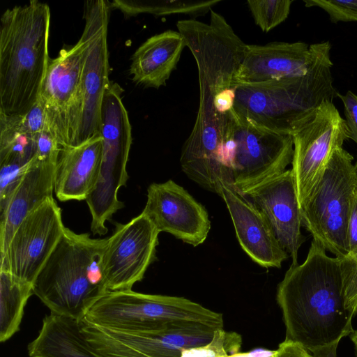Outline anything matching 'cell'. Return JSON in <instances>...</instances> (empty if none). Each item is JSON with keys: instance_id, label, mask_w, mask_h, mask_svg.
Here are the masks:
<instances>
[{"instance_id": "obj_19", "label": "cell", "mask_w": 357, "mask_h": 357, "mask_svg": "<svg viewBox=\"0 0 357 357\" xmlns=\"http://www.w3.org/2000/svg\"><path fill=\"white\" fill-rule=\"evenodd\" d=\"M102 155L100 134L78 145L61 147L54 176V192L59 200L87 199L98 183Z\"/></svg>"}, {"instance_id": "obj_13", "label": "cell", "mask_w": 357, "mask_h": 357, "mask_svg": "<svg viewBox=\"0 0 357 357\" xmlns=\"http://www.w3.org/2000/svg\"><path fill=\"white\" fill-rule=\"evenodd\" d=\"M159 233L142 212L126 224H116L102 258L108 291L132 289L144 278L155 259Z\"/></svg>"}, {"instance_id": "obj_7", "label": "cell", "mask_w": 357, "mask_h": 357, "mask_svg": "<svg viewBox=\"0 0 357 357\" xmlns=\"http://www.w3.org/2000/svg\"><path fill=\"white\" fill-rule=\"evenodd\" d=\"M222 146L233 187L241 194L284 172L294 153L292 136L259 128L238 113L222 132Z\"/></svg>"}, {"instance_id": "obj_17", "label": "cell", "mask_w": 357, "mask_h": 357, "mask_svg": "<svg viewBox=\"0 0 357 357\" xmlns=\"http://www.w3.org/2000/svg\"><path fill=\"white\" fill-rule=\"evenodd\" d=\"M225 201L240 245L250 259L264 268H280L288 258L262 214L233 186L223 185Z\"/></svg>"}, {"instance_id": "obj_2", "label": "cell", "mask_w": 357, "mask_h": 357, "mask_svg": "<svg viewBox=\"0 0 357 357\" xmlns=\"http://www.w3.org/2000/svg\"><path fill=\"white\" fill-rule=\"evenodd\" d=\"M328 41L310 45V59L303 75L257 84H234V109L254 125L292 136L338 93L333 84Z\"/></svg>"}, {"instance_id": "obj_11", "label": "cell", "mask_w": 357, "mask_h": 357, "mask_svg": "<svg viewBox=\"0 0 357 357\" xmlns=\"http://www.w3.org/2000/svg\"><path fill=\"white\" fill-rule=\"evenodd\" d=\"M292 138L291 171L300 206L319 181L334 151L349 139V130L333 102L325 101Z\"/></svg>"}, {"instance_id": "obj_34", "label": "cell", "mask_w": 357, "mask_h": 357, "mask_svg": "<svg viewBox=\"0 0 357 357\" xmlns=\"http://www.w3.org/2000/svg\"><path fill=\"white\" fill-rule=\"evenodd\" d=\"M337 347V344H335L331 347L321 348L311 354L312 357H336Z\"/></svg>"}, {"instance_id": "obj_31", "label": "cell", "mask_w": 357, "mask_h": 357, "mask_svg": "<svg viewBox=\"0 0 357 357\" xmlns=\"http://www.w3.org/2000/svg\"><path fill=\"white\" fill-rule=\"evenodd\" d=\"M337 96L342 100L344 105L349 138L357 144V96L351 91H348L344 95L338 93Z\"/></svg>"}, {"instance_id": "obj_15", "label": "cell", "mask_w": 357, "mask_h": 357, "mask_svg": "<svg viewBox=\"0 0 357 357\" xmlns=\"http://www.w3.org/2000/svg\"><path fill=\"white\" fill-rule=\"evenodd\" d=\"M264 217L281 247L298 263L305 238L291 169L274 176L242 194Z\"/></svg>"}, {"instance_id": "obj_14", "label": "cell", "mask_w": 357, "mask_h": 357, "mask_svg": "<svg viewBox=\"0 0 357 357\" xmlns=\"http://www.w3.org/2000/svg\"><path fill=\"white\" fill-rule=\"evenodd\" d=\"M142 213L159 232H167L196 247L206 239L211 221L205 207L172 180L151 183Z\"/></svg>"}, {"instance_id": "obj_1", "label": "cell", "mask_w": 357, "mask_h": 357, "mask_svg": "<svg viewBox=\"0 0 357 357\" xmlns=\"http://www.w3.org/2000/svg\"><path fill=\"white\" fill-rule=\"evenodd\" d=\"M312 239L301 264H291L278 284L276 301L285 326V340L312 353L338 344L354 331L347 307L340 259L331 257Z\"/></svg>"}, {"instance_id": "obj_32", "label": "cell", "mask_w": 357, "mask_h": 357, "mask_svg": "<svg viewBox=\"0 0 357 357\" xmlns=\"http://www.w3.org/2000/svg\"><path fill=\"white\" fill-rule=\"evenodd\" d=\"M349 255H357V185L354 190L347 227Z\"/></svg>"}, {"instance_id": "obj_30", "label": "cell", "mask_w": 357, "mask_h": 357, "mask_svg": "<svg viewBox=\"0 0 357 357\" xmlns=\"http://www.w3.org/2000/svg\"><path fill=\"white\" fill-rule=\"evenodd\" d=\"M343 293L347 307L357 314V255L340 259Z\"/></svg>"}, {"instance_id": "obj_29", "label": "cell", "mask_w": 357, "mask_h": 357, "mask_svg": "<svg viewBox=\"0 0 357 357\" xmlns=\"http://www.w3.org/2000/svg\"><path fill=\"white\" fill-rule=\"evenodd\" d=\"M306 7H319L334 23L357 21V0H304Z\"/></svg>"}, {"instance_id": "obj_21", "label": "cell", "mask_w": 357, "mask_h": 357, "mask_svg": "<svg viewBox=\"0 0 357 357\" xmlns=\"http://www.w3.org/2000/svg\"><path fill=\"white\" fill-rule=\"evenodd\" d=\"M185 47V38L178 31L167 30L149 38L130 58L132 81L144 87L165 86Z\"/></svg>"}, {"instance_id": "obj_36", "label": "cell", "mask_w": 357, "mask_h": 357, "mask_svg": "<svg viewBox=\"0 0 357 357\" xmlns=\"http://www.w3.org/2000/svg\"><path fill=\"white\" fill-rule=\"evenodd\" d=\"M354 174L355 176V179L357 184V160L356 161L355 164L354 165Z\"/></svg>"}, {"instance_id": "obj_3", "label": "cell", "mask_w": 357, "mask_h": 357, "mask_svg": "<svg viewBox=\"0 0 357 357\" xmlns=\"http://www.w3.org/2000/svg\"><path fill=\"white\" fill-rule=\"evenodd\" d=\"M49 6L31 0L0 19V112L26 113L37 101L50 58Z\"/></svg>"}, {"instance_id": "obj_20", "label": "cell", "mask_w": 357, "mask_h": 357, "mask_svg": "<svg viewBox=\"0 0 357 357\" xmlns=\"http://www.w3.org/2000/svg\"><path fill=\"white\" fill-rule=\"evenodd\" d=\"M57 160L43 161L35 156L10 202L0 215V251L9 242L24 218L47 199L53 197L54 176Z\"/></svg>"}, {"instance_id": "obj_6", "label": "cell", "mask_w": 357, "mask_h": 357, "mask_svg": "<svg viewBox=\"0 0 357 357\" xmlns=\"http://www.w3.org/2000/svg\"><path fill=\"white\" fill-rule=\"evenodd\" d=\"M352 160L342 147L336 149L319 181L299 206L302 225L339 259L349 255L347 227L357 185Z\"/></svg>"}, {"instance_id": "obj_35", "label": "cell", "mask_w": 357, "mask_h": 357, "mask_svg": "<svg viewBox=\"0 0 357 357\" xmlns=\"http://www.w3.org/2000/svg\"><path fill=\"white\" fill-rule=\"evenodd\" d=\"M350 335L351 341L354 344L356 354L357 357V331H354Z\"/></svg>"}, {"instance_id": "obj_8", "label": "cell", "mask_w": 357, "mask_h": 357, "mask_svg": "<svg viewBox=\"0 0 357 357\" xmlns=\"http://www.w3.org/2000/svg\"><path fill=\"white\" fill-rule=\"evenodd\" d=\"M81 331L100 357H181L188 349L209 343L218 329L179 322L147 331H124L79 321Z\"/></svg>"}, {"instance_id": "obj_33", "label": "cell", "mask_w": 357, "mask_h": 357, "mask_svg": "<svg viewBox=\"0 0 357 357\" xmlns=\"http://www.w3.org/2000/svg\"><path fill=\"white\" fill-rule=\"evenodd\" d=\"M271 357H312V355L302 345L284 340Z\"/></svg>"}, {"instance_id": "obj_4", "label": "cell", "mask_w": 357, "mask_h": 357, "mask_svg": "<svg viewBox=\"0 0 357 357\" xmlns=\"http://www.w3.org/2000/svg\"><path fill=\"white\" fill-rule=\"evenodd\" d=\"M107 242L65 227L33 284V294L50 313L80 321L108 291L102 266Z\"/></svg>"}, {"instance_id": "obj_28", "label": "cell", "mask_w": 357, "mask_h": 357, "mask_svg": "<svg viewBox=\"0 0 357 357\" xmlns=\"http://www.w3.org/2000/svg\"><path fill=\"white\" fill-rule=\"evenodd\" d=\"M30 163L24 165L12 160L0 162V215L6 210Z\"/></svg>"}, {"instance_id": "obj_23", "label": "cell", "mask_w": 357, "mask_h": 357, "mask_svg": "<svg viewBox=\"0 0 357 357\" xmlns=\"http://www.w3.org/2000/svg\"><path fill=\"white\" fill-rule=\"evenodd\" d=\"M33 294V285L0 270V341L4 342L19 331L24 310Z\"/></svg>"}, {"instance_id": "obj_18", "label": "cell", "mask_w": 357, "mask_h": 357, "mask_svg": "<svg viewBox=\"0 0 357 357\" xmlns=\"http://www.w3.org/2000/svg\"><path fill=\"white\" fill-rule=\"evenodd\" d=\"M310 59V45L302 42L245 44L233 82L250 84L303 75Z\"/></svg>"}, {"instance_id": "obj_26", "label": "cell", "mask_w": 357, "mask_h": 357, "mask_svg": "<svg viewBox=\"0 0 357 357\" xmlns=\"http://www.w3.org/2000/svg\"><path fill=\"white\" fill-rule=\"evenodd\" d=\"M291 0H248V8L255 24L263 32H268L288 17Z\"/></svg>"}, {"instance_id": "obj_10", "label": "cell", "mask_w": 357, "mask_h": 357, "mask_svg": "<svg viewBox=\"0 0 357 357\" xmlns=\"http://www.w3.org/2000/svg\"><path fill=\"white\" fill-rule=\"evenodd\" d=\"M84 58L82 37L50 59L38 98L48 128L61 147L73 146L82 112L81 74Z\"/></svg>"}, {"instance_id": "obj_12", "label": "cell", "mask_w": 357, "mask_h": 357, "mask_svg": "<svg viewBox=\"0 0 357 357\" xmlns=\"http://www.w3.org/2000/svg\"><path fill=\"white\" fill-rule=\"evenodd\" d=\"M65 227L56 201L47 199L19 225L1 254L0 270L33 285Z\"/></svg>"}, {"instance_id": "obj_9", "label": "cell", "mask_w": 357, "mask_h": 357, "mask_svg": "<svg viewBox=\"0 0 357 357\" xmlns=\"http://www.w3.org/2000/svg\"><path fill=\"white\" fill-rule=\"evenodd\" d=\"M111 8L109 1L84 2V58L81 74L82 112L73 146L100 134L102 98L109 85V66L107 27Z\"/></svg>"}, {"instance_id": "obj_22", "label": "cell", "mask_w": 357, "mask_h": 357, "mask_svg": "<svg viewBox=\"0 0 357 357\" xmlns=\"http://www.w3.org/2000/svg\"><path fill=\"white\" fill-rule=\"evenodd\" d=\"M27 349L30 357H100L81 331L79 321L54 313L45 316Z\"/></svg>"}, {"instance_id": "obj_24", "label": "cell", "mask_w": 357, "mask_h": 357, "mask_svg": "<svg viewBox=\"0 0 357 357\" xmlns=\"http://www.w3.org/2000/svg\"><path fill=\"white\" fill-rule=\"evenodd\" d=\"M37 138L26 126L22 114L0 112V162L29 164L35 156Z\"/></svg>"}, {"instance_id": "obj_25", "label": "cell", "mask_w": 357, "mask_h": 357, "mask_svg": "<svg viewBox=\"0 0 357 357\" xmlns=\"http://www.w3.org/2000/svg\"><path fill=\"white\" fill-rule=\"evenodd\" d=\"M220 0H114L109 1L111 9H118L126 18L142 13L156 16L185 14L193 17L204 15Z\"/></svg>"}, {"instance_id": "obj_5", "label": "cell", "mask_w": 357, "mask_h": 357, "mask_svg": "<svg viewBox=\"0 0 357 357\" xmlns=\"http://www.w3.org/2000/svg\"><path fill=\"white\" fill-rule=\"evenodd\" d=\"M86 321L124 331H147L179 322H198L223 328L222 314L184 297L107 291L86 310Z\"/></svg>"}, {"instance_id": "obj_27", "label": "cell", "mask_w": 357, "mask_h": 357, "mask_svg": "<svg viewBox=\"0 0 357 357\" xmlns=\"http://www.w3.org/2000/svg\"><path fill=\"white\" fill-rule=\"evenodd\" d=\"M241 344L238 334L218 329L209 343L186 349L181 357H231L238 351Z\"/></svg>"}, {"instance_id": "obj_16", "label": "cell", "mask_w": 357, "mask_h": 357, "mask_svg": "<svg viewBox=\"0 0 357 357\" xmlns=\"http://www.w3.org/2000/svg\"><path fill=\"white\" fill-rule=\"evenodd\" d=\"M123 89L110 81L101 105L100 134L102 155L98 188L116 192L128 179L126 165L132 144V128L122 100Z\"/></svg>"}]
</instances>
